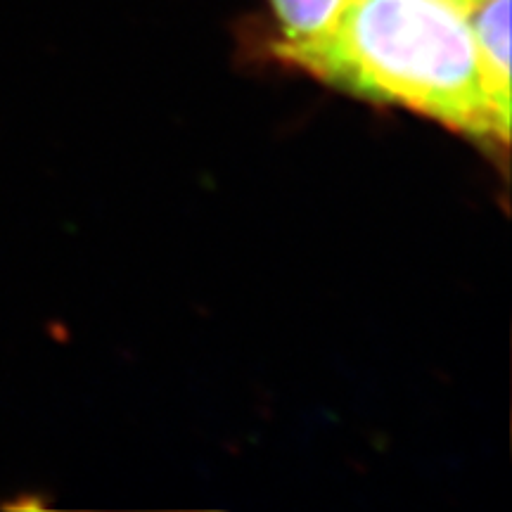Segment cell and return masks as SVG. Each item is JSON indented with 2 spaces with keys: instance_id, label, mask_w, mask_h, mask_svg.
<instances>
[{
  "instance_id": "obj_1",
  "label": "cell",
  "mask_w": 512,
  "mask_h": 512,
  "mask_svg": "<svg viewBox=\"0 0 512 512\" xmlns=\"http://www.w3.org/2000/svg\"><path fill=\"white\" fill-rule=\"evenodd\" d=\"M290 60L366 98L508 140L486 98L470 15L451 0H351L323 43Z\"/></svg>"
},
{
  "instance_id": "obj_2",
  "label": "cell",
  "mask_w": 512,
  "mask_h": 512,
  "mask_svg": "<svg viewBox=\"0 0 512 512\" xmlns=\"http://www.w3.org/2000/svg\"><path fill=\"white\" fill-rule=\"evenodd\" d=\"M467 15L486 98L510 131V0H477Z\"/></svg>"
},
{
  "instance_id": "obj_3",
  "label": "cell",
  "mask_w": 512,
  "mask_h": 512,
  "mask_svg": "<svg viewBox=\"0 0 512 512\" xmlns=\"http://www.w3.org/2000/svg\"><path fill=\"white\" fill-rule=\"evenodd\" d=\"M351 0H271L285 34L283 55L292 57L323 43L337 29Z\"/></svg>"
},
{
  "instance_id": "obj_4",
  "label": "cell",
  "mask_w": 512,
  "mask_h": 512,
  "mask_svg": "<svg viewBox=\"0 0 512 512\" xmlns=\"http://www.w3.org/2000/svg\"><path fill=\"white\" fill-rule=\"evenodd\" d=\"M451 3H456L458 8H463L465 12H470L472 8H475V3H477V0H451Z\"/></svg>"
}]
</instances>
